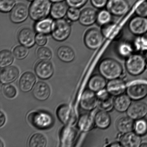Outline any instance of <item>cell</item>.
<instances>
[{
    "label": "cell",
    "mask_w": 147,
    "mask_h": 147,
    "mask_svg": "<svg viewBox=\"0 0 147 147\" xmlns=\"http://www.w3.org/2000/svg\"><path fill=\"white\" fill-rule=\"evenodd\" d=\"M98 68L100 74L109 80L119 78L123 74L121 64L113 59H104L99 63Z\"/></svg>",
    "instance_id": "1"
},
{
    "label": "cell",
    "mask_w": 147,
    "mask_h": 147,
    "mask_svg": "<svg viewBox=\"0 0 147 147\" xmlns=\"http://www.w3.org/2000/svg\"><path fill=\"white\" fill-rule=\"evenodd\" d=\"M125 66L129 74L132 76H139L146 69L147 59L140 53L132 54L127 58Z\"/></svg>",
    "instance_id": "2"
},
{
    "label": "cell",
    "mask_w": 147,
    "mask_h": 147,
    "mask_svg": "<svg viewBox=\"0 0 147 147\" xmlns=\"http://www.w3.org/2000/svg\"><path fill=\"white\" fill-rule=\"evenodd\" d=\"M52 5L50 0H34L29 8L30 18L36 22L47 18L50 14Z\"/></svg>",
    "instance_id": "3"
},
{
    "label": "cell",
    "mask_w": 147,
    "mask_h": 147,
    "mask_svg": "<svg viewBox=\"0 0 147 147\" xmlns=\"http://www.w3.org/2000/svg\"><path fill=\"white\" fill-rule=\"evenodd\" d=\"M69 21L63 18L56 20L54 22L51 34L54 40L63 42L69 38L71 31V26Z\"/></svg>",
    "instance_id": "4"
},
{
    "label": "cell",
    "mask_w": 147,
    "mask_h": 147,
    "mask_svg": "<svg viewBox=\"0 0 147 147\" xmlns=\"http://www.w3.org/2000/svg\"><path fill=\"white\" fill-rule=\"evenodd\" d=\"M104 37L101 30L96 28H91L85 33L84 41L87 48L95 50L101 45Z\"/></svg>",
    "instance_id": "5"
},
{
    "label": "cell",
    "mask_w": 147,
    "mask_h": 147,
    "mask_svg": "<svg viewBox=\"0 0 147 147\" xmlns=\"http://www.w3.org/2000/svg\"><path fill=\"white\" fill-rule=\"evenodd\" d=\"M28 119L32 124L39 129H47L53 123L52 117L42 112H33L28 116Z\"/></svg>",
    "instance_id": "6"
},
{
    "label": "cell",
    "mask_w": 147,
    "mask_h": 147,
    "mask_svg": "<svg viewBox=\"0 0 147 147\" xmlns=\"http://www.w3.org/2000/svg\"><path fill=\"white\" fill-rule=\"evenodd\" d=\"M106 7L112 15L122 16L128 12L130 6L127 0H109Z\"/></svg>",
    "instance_id": "7"
},
{
    "label": "cell",
    "mask_w": 147,
    "mask_h": 147,
    "mask_svg": "<svg viewBox=\"0 0 147 147\" xmlns=\"http://www.w3.org/2000/svg\"><path fill=\"white\" fill-rule=\"evenodd\" d=\"M57 115L59 119L65 125L71 126L76 123V112L68 105H62L59 107L57 109Z\"/></svg>",
    "instance_id": "8"
},
{
    "label": "cell",
    "mask_w": 147,
    "mask_h": 147,
    "mask_svg": "<svg viewBox=\"0 0 147 147\" xmlns=\"http://www.w3.org/2000/svg\"><path fill=\"white\" fill-rule=\"evenodd\" d=\"M126 92L131 100H142L147 96V84L141 82L132 84L127 87Z\"/></svg>",
    "instance_id": "9"
},
{
    "label": "cell",
    "mask_w": 147,
    "mask_h": 147,
    "mask_svg": "<svg viewBox=\"0 0 147 147\" xmlns=\"http://www.w3.org/2000/svg\"><path fill=\"white\" fill-rule=\"evenodd\" d=\"M29 16V9L26 5L22 3L16 4L11 11L9 18L14 24H20L24 22Z\"/></svg>",
    "instance_id": "10"
},
{
    "label": "cell",
    "mask_w": 147,
    "mask_h": 147,
    "mask_svg": "<svg viewBox=\"0 0 147 147\" xmlns=\"http://www.w3.org/2000/svg\"><path fill=\"white\" fill-rule=\"evenodd\" d=\"M128 27L130 32L135 35L142 36L147 32V18L137 15L131 19Z\"/></svg>",
    "instance_id": "11"
},
{
    "label": "cell",
    "mask_w": 147,
    "mask_h": 147,
    "mask_svg": "<svg viewBox=\"0 0 147 147\" xmlns=\"http://www.w3.org/2000/svg\"><path fill=\"white\" fill-rule=\"evenodd\" d=\"M95 93L89 89L84 91L80 99V105L82 109L91 111L97 107L98 96Z\"/></svg>",
    "instance_id": "12"
},
{
    "label": "cell",
    "mask_w": 147,
    "mask_h": 147,
    "mask_svg": "<svg viewBox=\"0 0 147 147\" xmlns=\"http://www.w3.org/2000/svg\"><path fill=\"white\" fill-rule=\"evenodd\" d=\"M126 112L127 116L134 120L143 119L147 114V105L142 102H134Z\"/></svg>",
    "instance_id": "13"
},
{
    "label": "cell",
    "mask_w": 147,
    "mask_h": 147,
    "mask_svg": "<svg viewBox=\"0 0 147 147\" xmlns=\"http://www.w3.org/2000/svg\"><path fill=\"white\" fill-rule=\"evenodd\" d=\"M36 36L34 30L29 28H24L19 31L17 39L21 45L30 48L36 44Z\"/></svg>",
    "instance_id": "14"
},
{
    "label": "cell",
    "mask_w": 147,
    "mask_h": 147,
    "mask_svg": "<svg viewBox=\"0 0 147 147\" xmlns=\"http://www.w3.org/2000/svg\"><path fill=\"white\" fill-rule=\"evenodd\" d=\"M34 71L40 79H47L52 76L54 68L51 62L48 60H41L36 64Z\"/></svg>",
    "instance_id": "15"
},
{
    "label": "cell",
    "mask_w": 147,
    "mask_h": 147,
    "mask_svg": "<svg viewBox=\"0 0 147 147\" xmlns=\"http://www.w3.org/2000/svg\"><path fill=\"white\" fill-rule=\"evenodd\" d=\"M98 93V108L100 110L110 111L114 108V99L112 95L104 89Z\"/></svg>",
    "instance_id": "16"
},
{
    "label": "cell",
    "mask_w": 147,
    "mask_h": 147,
    "mask_svg": "<svg viewBox=\"0 0 147 147\" xmlns=\"http://www.w3.org/2000/svg\"><path fill=\"white\" fill-rule=\"evenodd\" d=\"M106 90L112 96H117L123 94L126 91V83L122 79L119 78L109 80L107 84Z\"/></svg>",
    "instance_id": "17"
},
{
    "label": "cell",
    "mask_w": 147,
    "mask_h": 147,
    "mask_svg": "<svg viewBox=\"0 0 147 147\" xmlns=\"http://www.w3.org/2000/svg\"><path fill=\"white\" fill-rule=\"evenodd\" d=\"M141 136L136 132L131 131L123 134L121 137L120 143L122 147H138L142 144Z\"/></svg>",
    "instance_id": "18"
},
{
    "label": "cell",
    "mask_w": 147,
    "mask_h": 147,
    "mask_svg": "<svg viewBox=\"0 0 147 147\" xmlns=\"http://www.w3.org/2000/svg\"><path fill=\"white\" fill-rule=\"evenodd\" d=\"M19 70L14 66L3 68L0 74V80L3 84H8L14 81L18 78Z\"/></svg>",
    "instance_id": "19"
},
{
    "label": "cell",
    "mask_w": 147,
    "mask_h": 147,
    "mask_svg": "<svg viewBox=\"0 0 147 147\" xmlns=\"http://www.w3.org/2000/svg\"><path fill=\"white\" fill-rule=\"evenodd\" d=\"M97 12L91 8H85L81 11L79 21L81 25L89 26L96 22Z\"/></svg>",
    "instance_id": "20"
},
{
    "label": "cell",
    "mask_w": 147,
    "mask_h": 147,
    "mask_svg": "<svg viewBox=\"0 0 147 147\" xmlns=\"http://www.w3.org/2000/svg\"><path fill=\"white\" fill-rule=\"evenodd\" d=\"M32 93L34 97L37 100L40 101L47 100L50 94L49 86L44 82H38L34 86Z\"/></svg>",
    "instance_id": "21"
},
{
    "label": "cell",
    "mask_w": 147,
    "mask_h": 147,
    "mask_svg": "<svg viewBox=\"0 0 147 147\" xmlns=\"http://www.w3.org/2000/svg\"><path fill=\"white\" fill-rule=\"evenodd\" d=\"M36 81L35 76L31 72L23 74L20 79L19 86L22 91L27 92L32 88Z\"/></svg>",
    "instance_id": "22"
},
{
    "label": "cell",
    "mask_w": 147,
    "mask_h": 147,
    "mask_svg": "<svg viewBox=\"0 0 147 147\" xmlns=\"http://www.w3.org/2000/svg\"><path fill=\"white\" fill-rule=\"evenodd\" d=\"M106 79L101 75H94L90 78L88 83L89 89L95 93H98L106 87Z\"/></svg>",
    "instance_id": "23"
},
{
    "label": "cell",
    "mask_w": 147,
    "mask_h": 147,
    "mask_svg": "<svg viewBox=\"0 0 147 147\" xmlns=\"http://www.w3.org/2000/svg\"><path fill=\"white\" fill-rule=\"evenodd\" d=\"M134 120L129 116L123 117L117 121L116 127L117 130L122 134L132 131L134 129Z\"/></svg>",
    "instance_id": "24"
},
{
    "label": "cell",
    "mask_w": 147,
    "mask_h": 147,
    "mask_svg": "<svg viewBox=\"0 0 147 147\" xmlns=\"http://www.w3.org/2000/svg\"><path fill=\"white\" fill-rule=\"evenodd\" d=\"M57 55L59 59L63 62H71L74 60L76 54L74 50L68 46H61L59 47Z\"/></svg>",
    "instance_id": "25"
},
{
    "label": "cell",
    "mask_w": 147,
    "mask_h": 147,
    "mask_svg": "<svg viewBox=\"0 0 147 147\" xmlns=\"http://www.w3.org/2000/svg\"><path fill=\"white\" fill-rule=\"evenodd\" d=\"M68 9V5L67 3L63 1L54 3L52 5L50 14L54 19L63 18L67 15Z\"/></svg>",
    "instance_id": "26"
},
{
    "label": "cell",
    "mask_w": 147,
    "mask_h": 147,
    "mask_svg": "<svg viewBox=\"0 0 147 147\" xmlns=\"http://www.w3.org/2000/svg\"><path fill=\"white\" fill-rule=\"evenodd\" d=\"M131 104V99L127 94L117 96L114 101V108L121 113L126 112Z\"/></svg>",
    "instance_id": "27"
},
{
    "label": "cell",
    "mask_w": 147,
    "mask_h": 147,
    "mask_svg": "<svg viewBox=\"0 0 147 147\" xmlns=\"http://www.w3.org/2000/svg\"><path fill=\"white\" fill-rule=\"evenodd\" d=\"M95 125L101 129H107L110 126L111 118L108 112L100 110L96 113L94 116Z\"/></svg>",
    "instance_id": "28"
},
{
    "label": "cell",
    "mask_w": 147,
    "mask_h": 147,
    "mask_svg": "<svg viewBox=\"0 0 147 147\" xmlns=\"http://www.w3.org/2000/svg\"><path fill=\"white\" fill-rule=\"evenodd\" d=\"M78 125L81 130L84 132H89L94 127V117L90 114H85L80 117Z\"/></svg>",
    "instance_id": "29"
},
{
    "label": "cell",
    "mask_w": 147,
    "mask_h": 147,
    "mask_svg": "<svg viewBox=\"0 0 147 147\" xmlns=\"http://www.w3.org/2000/svg\"><path fill=\"white\" fill-rule=\"evenodd\" d=\"M54 22L52 19L47 18L37 21L34 24V30L37 33L47 35L51 34Z\"/></svg>",
    "instance_id": "30"
},
{
    "label": "cell",
    "mask_w": 147,
    "mask_h": 147,
    "mask_svg": "<svg viewBox=\"0 0 147 147\" xmlns=\"http://www.w3.org/2000/svg\"><path fill=\"white\" fill-rule=\"evenodd\" d=\"M104 37L109 39H113L118 36L119 33V27L115 23L111 22L102 26L101 29Z\"/></svg>",
    "instance_id": "31"
},
{
    "label": "cell",
    "mask_w": 147,
    "mask_h": 147,
    "mask_svg": "<svg viewBox=\"0 0 147 147\" xmlns=\"http://www.w3.org/2000/svg\"><path fill=\"white\" fill-rule=\"evenodd\" d=\"M14 60L13 53L7 49L1 50L0 53V67L1 68L8 67L12 64Z\"/></svg>",
    "instance_id": "32"
},
{
    "label": "cell",
    "mask_w": 147,
    "mask_h": 147,
    "mask_svg": "<svg viewBox=\"0 0 147 147\" xmlns=\"http://www.w3.org/2000/svg\"><path fill=\"white\" fill-rule=\"evenodd\" d=\"M47 140L45 136L41 134H34L31 137L29 142L30 147H44L46 146Z\"/></svg>",
    "instance_id": "33"
},
{
    "label": "cell",
    "mask_w": 147,
    "mask_h": 147,
    "mask_svg": "<svg viewBox=\"0 0 147 147\" xmlns=\"http://www.w3.org/2000/svg\"><path fill=\"white\" fill-rule=\"evenodd\" d=\"M112 14L108 10H101L97 13L96 22L99 26L106 25L111 22Z\"/></svg>",
    "instance_id": "34"
},
{
    "label": "cell",
    "mask_w": 147,
    "mask_h": 147,
    "mask_svg": "<svg viewBox=\"0 0 147 147\" xmlns=\"http://www.w3.org/2000/svg\"><path fill=\"white\" fill-rule=\"evenodd\" d=\"M13 54L14 57L18 60H22L25 59L29 53V50L27 47L22 45L16 47L13 50Z\"/></svg>",
    "instance_id": "35"
},
{
    "label": "cell",
    "mask_w": 147,
    "mask_h": 147,
    "mask_svg": "<svg viewBox=\"0 0 147 147\" xmlns=\"http://www.w3.org/2000/svg\"><path fill=\"white\" fill-rule=\"evenodd\" d=\"M134 130L141 136L146 135L147 133V121L144 118L136 120Z\"/></svg>",
    "instance_id": "36"
},
{
    "label": "cell",
    "mask_w": 147,
    "mask_h": 147,
    "mask_svg": "<svg viewBox=\"0 0 147 147\" xmlns=\"http://www.w3.org/2000/svg\"><path fill=\"white\" fill-rule=\"evenodd\" d=\"M37 56L40 60L49 61L52 58V52L48 47H41L37 50Z\"/></svg>",
    "instance_id": "37"
},
{
    "label": "cell",
    "mask_w": 147,
    "mask_h": 147,
    "mask_svg": "<svg viewBox=\"0 0 147 147\" xmlns=\"http://www.w3.org/2000/svg\"><path fill=\"white\" fill-rule=\"evenodd\" d=\"M133 51V47L129 43L127 42H123L121 44L119 45L118 49V52L119 55L126 58L132 54Z\"/></svg>",
    "instance_id": "38"
},
{
    "label": "cell",
    "mask_w": 147,
    "mask_h": 147,
    "mask_svg": "<svg viewBox=\"0 0 147 147\" xmlns=\"http://www.w3.org/2000/svg\"><path fill=\"white\" fill-rule=\"evenodd\" d=\"M16 0H0V11L1 12H10L16 5Z\"/></svg>",
    "instance_id": "39"
},
{
    "label": "cell",
    "mask_w": 147,
    "mask_h": 147,
    "mask_svg": "<svg viewBox=\"0 0 147 147\" xmlns=\"http://www.w3.org/2000/svg\"><path fill=\"white\" fill-rule=\"evenodd\" d=\"M135 47L137 50L142 51H147V32L139 36L135 42Z\"/></svg>",
    "instance_id": "40"
},
{
    "label": "cell",
    "mask_w": 147,
    "mask_h": 147,
    "mask_svg": "<svg viewBox=\"0 0 147 147\" xmlns=\"http://www.w3.org/2000/svg\"><path fill=\"white\" fill-rule=\"evenodd\" d=\"M3 94L8 98H12L16 95L17 90L14 86L11 84H5L1 89Z\"/></svg>",
    "instance_id": "41"
},
{
    "label": "cell",
    "mask_w": 147,
    "mask_h": 147,
    "mask_svg": "<svg viewBox=\"0 0 147 147\" xmlns=\"http://www.w3.org/2000/svg\"><path fill=\"white\" fill-rule=\"evenodd\" d=\"M79 8L70 7L67 10V16L69 21L76 22L79 21L81 14Z\"/></svg>",
    "instance_id": "42"
},
{
    "label": "cell",
    "mask_w": 147,
    "mask_h": 147,
    "mask_svg": "<svg viewBox=\"0 0 147 147\" xmlns=\"http://www.w3.org/2000/svg\"><path fill=\"white\" fill-rule=\"evenodd\" d=\"M137 15L147 18V0L140 3L135 9Z\"/></svg>",
    "instance_id": "43"
},
{
    "label": "cell",
    "mask_w": 147,
    "mask_h": 147,
    "mask_svg": "<svg viewBox=\"0 0 147 147\" xmlns=\"http://www.w3.org/2000/svg\"><path fill=\"white\" fill-rule=\"evenodd\" d=\"M88 0H66V3L69 7L80 8L84 6Z\"/></svg>",
    "instance_id": "44"
},
{
    "label": "cell",
    "mask_w": 147,
    "mask_h": 147,
    "mask_svg": "<svg viewBox=\"0 0 147 147\" xmlns=\"http://www.w3.org/2000/svg\"><path fill=\"white\" fill-rule=\"evenodd\" d=\"M47 34L37 33L36 36V44L39 47H44L47 44L48 41Z\"/></svg>",
    "instance_id": "45"
},
{
    "label": "cell",
    "mask_w": 147,
    "mask_h": 147,
    "mask_svg": "<svg viewBox=\"0 0 147 147\" xmlns=\"http://www.w3.org/2000/svg\"><path fill=\"white\" fill-rule=\"evenodd\" d=\"M109 0H90L91 3L95 8L102 9L106 7Z\"/></svg>",
    "instance_id": "46"
},
{
    "label": "cell",
    "mask_w": 147,
    "mask_h": 147,
    "mask_svg": "<svg viewBox=\"0 0 147 147\" xmlns=\"http://www.w3.org/2000/svg\"><path fill=\"white\" fill-rule=\"evenodd\" d=\"M0 126L1 127L4 125L5 121V117L3 113L1 112L0 114Z\"/></svg>",
    "instance_id": "47"
},
{
    "label": "cell",
    "mask_w": 147,
    "mask_h": 147,
    "mask_svg": "<svg viewBox=\"0 0 147 147\" xmlns=\"http://www.w3.org/2000/svg\"><path fill=\"white\" fill-rule=\"evenodd\" d=\"M110 147H120L122 146L121 145L120 142H115L114 143L111 144L110 145H109Z\"/></svg>",
    "instance_id": "48"
},
{
    "label": "cell",
    "mask_w": 147,
    "mask_h": 147,
    "mask_svg": "<svg viewBox=\"0 0 147 147\" xmlns=\"http://www.w3.org/2000/svg\"><path fill=\"white\" fill-rule=\"evenodd\" d=\"M51 2L53 3H57L59 2H61V1H63L64 0H50Z\"/></svg>",
    "instance_id": "49"
},
{
    "label": "cell",
    "mask_w": 147,
    "mask_h": 147,
    "mask_svg": "<svg viewBox=\"0 0 147 147\" xmlns=\"http://www.w3.org/2000/svg\"><path fill=\"white\" fill-rule=\"evenodd\" d=\"M141 147H147V143L146 142H144V143H142L141 144L140 146Z\"/></svg>",
    "instance_id": "50"
},
{
    "label": "cell",
    "mask_w": 147,
    "mask_h": 147,
    "mask_svg": "<svg viewBox=\"0 0 147 147\" xmlns=\"http://www.w3.org/2000/svg\"><path fill=\"white\" fill-rule=\"evenodd\" d=\"M27 1H34V0H27Z\"/></svg>",
    "instance_id": "51"
}]
</instances>
